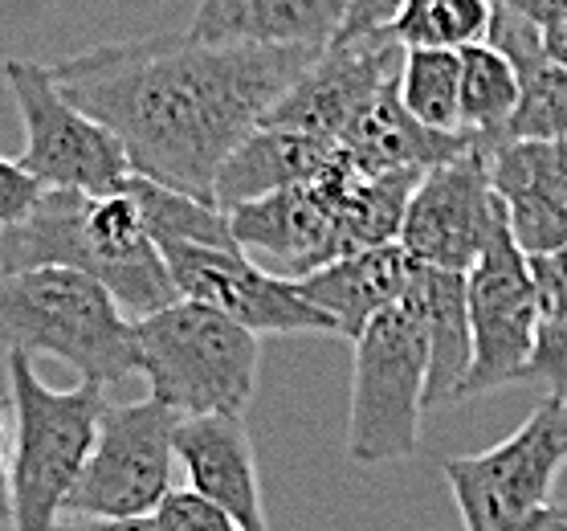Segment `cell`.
Instances as JSON below:
<instances>
[{
  "label": "cell",
  "instance_id": "6da1fadb",
  "mask_svg": "<svg viewBox=\"0 0 567 531\" xmlns=\"http://www.w3.org/2000/svg\"><path fill=\"white\" fill-rule=\"evenodd\" d=\"M315 53L152 33L74 53L50 74L82 115L115 135L131 176L213 205L217 169L307 74Z\"/></svg>",
  "mask_w": 567,
  "mask_h": 531
},
{
  "label": "cell",
  "instance_id": "7a4b0ae2",
  "mask_svg": "<svg viewBox=\"0 0 567 531\" xmlns=\"http://www.w3.org/2000/svg\"><path fill=\"white\" fill-rule=\"evenodd\" d=\"M41 266L94 278L131 324L176 303L168 266L127 188L111 196L45 188L25 217L0 229V274Z\"/></svg>",
  "mask_w": 567,
  "mask_h": 531
},
{
  "label": "cell",
  "instance_id": "3957f363",
  "mask_svg": "<svg viewBox=\"0 0 567 531\" xmlns=\"http://www.w3.org/2000/svg\"><path fill=\"white\" fill-rule=\"evenodd\" d=\"M0 344L62 360L103 389L135 376L131 319L94 278L62 266L0 274Z\"/></svg>",
  "mask_w": 567,
  "mask_h": 531
},
{
  "label": "cell",
  "instance_id": "277c9868",
  "mask_svg": "<svg viewBox=\"0 0 567 531\" xmlns=\"http://www.w3.org/2000/svg\"><path fill=\"white\" fill-rule=\"evenodd\" d=\"M135 372L176 417H241L258 392L261 344L254 331L200 303L176 298L135 319Z\"/></svg>",
  "mask_w": 567,
  "mask_h": 531
},
{
  "label": "cell",
  "instance_id": "5b68a950",
  "mask_svg": "<svg viewBox=\"0 0 567 531\" xmlns=\"http://www.w3.org/2000/svg\"><path fill=\"white\" fill-rule=\"evenodd\" d=\"M4 368L17 409V438L9 450V523L13 531H53L111 401L94 380L50 389L21 351H4Z\"/></svg>",
  "mask_w": 567,
  "mask_h": 531
},
{
  "label": "cell",
  "instance_id": "8992f818",
  "mask_svg": "<svg viewBox=\"0 0 567 531\" xmlns=\"http://www.w3.org/2000/svg\"><path fill=\"white\" fill-rule=\"evenodd\" d=\"M351 344H355V376H351L348 458L360 467L404 462L421 446L429 376L425 331L400 295L396 307L375 315Z\"/></svg>",
  "mask_w": 567,
  "mask_h": 531
},
{
  "label": "cell",
  "instance_id": "52a82bcc",
  "mask_svg": "<svg viewBox=\"0 0 567 531\" xmlns=\"http://www.w3.org/2000/svg\"><path fill=\"white\" fill-rule=\"evenodd\" d=\"M567 401L543 405L506 441L482 453L450 458V482L465 531H523L551 499L555 474L567 462Z\"/></svg>",
  "mask_w": 567,
  "mask_h": 531
},
{
  "label": "cell",
  "instance_id": "ba28073f",
  "mask_svg": "<svg viewBox=\"0 0 567 531\" xmlns=\"http://www.w3.org/2000/svg\"><path fill=\"white\" fill-rule=\"evenodd\" d=\"M4 82L17 103L25 147L17 164L41 184V188H65V193L111 196L123 193L131 181V164L123 147L103 123L82 115L58 86L50 65L9 58Z\"/></svg>",
  "mask_w": 567,
  "mask_h": 531
},
{
  "label": "cell",
  "instance_id": "9c48e42d",
  "mask_svg": "<svg viewBox=\"0 0 567 531\" xmlns=\"http://www.w3.org/2000/svg\"><path fill=\"white\" fill-rule=\"evenodd\" d=\"M181 417L155 397L106 405L94 446L82 462L74 491L65 494L62 515L94 519H147L164 503L176 474V433Z\"/></svg>",
  "mask_w": 567,
  "mask_h": 531
},
{
  "label": "cell",
  "instance_id": "30bf717a",
  "mask_svg": "<svg viewBox=\"0 0 567 531\" xmlns=\"http://www.w3.org/2000/svg\"><path fill=\"white\" fill-rule=\"evenodd\" d=\"M465 319H470V372L465 397L518 385L535 348V278L530 258L515 246L503 208L477 262L465 270Z\"/></svg>",
  "mask_w": 567,
  "mask_h": 531
},
{
  "label": "cell",
  "instance_id": "8fae6325",
  "mask_svg": "<svg viewBox=\"0 0 567 531\" xmlns=\"http://www.w3.org/2000/svg\"><path fill=\"white\" fill-rule=\"evenodd\" d=\"M176 298L200 303L254 336H336V324L298 295L295 283L261 270L241 249L155 246Z\"/></svg>",
  "mask_w": 567,
  "mask_h": 531
},
{
  "label": "cell",
  "instance_id": "7c38bea8",
  "mask_svg": "<svg viewBox=\"0 0 567 531\" xmlns=\"http://www.w3.org/2000/svg\"><path fill=\"white\" fill-rule=\"evenodd\" d=\"M400 62H404V45L392 38L388 25L336 33L315 53L307 74L274 103L261 127L307 131L336 143L351 127V119L400 79Z\"/></svg>",
  "mask_w": 567,
  "mask_h": 531
},
{
  "label": "cell",
  "instance_id": "4fadbf2b",
  "mask_svg": "<svg viewBox=\"0 0 567 531\" xmlns=\"http://www.w3.org/2000/svg\"><path fill=\"white\" fill-rule=\"evenodd\" d=\"M494 221H498V201L491 193L486 152L474 147L416 176L400 217L396 246L413 266L465 274L486 246Z\"/></svg>",
  "mask_w": 567,
  "mask_h": 531
},
{
  "label": "cell",
  "instance_id": "5bb4252c",
  "mask_svg": "<svg viewBox=\"0 0 567 531\" xmlns=\"http://www.w3.org/2000/svg\"><path fill=\"white\" fill-rule=\"evenodd\" d=\"M491 193L527 258L567 249V143L503 140L486 152Z\"/></svg>",
  "mask_w": 567,
  "mask_h": 531
},
{
  "label": "cell",
  "instance_id": "9a60e30c",
  "mask_svg": "<svg viewBox=\"0 0 567 531\" xmlns=\"http://www.w3.org/2000/svg\"><path fill=\"white\" fill-rule=\"evenodd\" d=\"M188 491L220 507L241 531H270L261 507L258 453L241 417H181L172 433Z\"/></svg>",
  "mask_w": 567,
  "mask_h": 531
},
{
  "label": "cell",
  "instance_id": "2e32d148",
  "mask_svg": "<svg viewBox=\"0 0 567 531\" xmlns=\"http://www.w3.org/2000/svg\"><path fill=\"white\" fill-rule=\"evenodd\" d=\"M339 160L351 172L363 176H384V172H425L437 164L465 156L482 147L470 135H441V131L421 127L404 103H400L396 82L384 86L360 115L351 119V127L336 140Z\"/></svg>",
  "mask_w": 567,
  "mask_h": 531
},
{
  "label": "cell",
  "instance_id": "e0dca14e",
  "mask_svg": "<svg viewBox=\"0 0 567 531\" xmlns=\"http://www.w3.org/2000/svg\"><path fill=\"white\" fill-rule=\"evenodd\" d=\"M351 0H200L188 38L208 45H302L322 50L343 29Z\"/></svg>",
  "mask_w": 567,
  "mask_h": 531
},
{
  "label": "cell",
  "instance_id": "ac0fdd59",
  "mask_svg": "<svg viewBox=\"0 0 567 531\" xmlns=\"http://www.w3.org/2000/svg\"><path fill=\"white\" fill-rule=\"evenodd\" d=\"M339 164V147L331 140L307 135V131L258 127L229 152V160L213 176V205L233 213L254 205L261 196H274L295 184L319 181L322 172Z\"/></svg>",
  "mask_w": 567,
  "mask_h": 531
},
{
  "label": "cell",
  "instance_id": "d6986e66",
  "mask_svg": "<svg viewBox=\"0 0 567 531\" xmlns=\"http://www.w3.org/2000/svg\"><path fill=\"white\" fill-rule=\"evenodd\" d=\"M409 278H413V262L392 242V246L355 249L348 258L298 278L295 290L336 324V336L355 339L375 315L396 307L400 295L409 290Z\"/></svg>",
  "mask_w": 567,
  "mask_h": 531
},
{
  "label": "cell",
  "instance_id": "ffe728a7",
  "mask_svg": "<svg viewBox=\"0 0 567 531\" xmlns=\"http://www.w3.org/2000/svg\"><path fill=\"white\" fill-rule=\"evenodd\" d=\"M486 45L503 53L518 74V106L511 115L506 140H555L567 143V65L551 62L539 45V33L511 9L494 4Z\"/></svg>",
  "mask_w": 567,
  "mask_h": 531
},
{
  "label": "cell",
  "instance_id": "44dd1931",
  "mask_svg": "<svg viewBox=\"0 0 567 531\" xmlns=\"http://www.w3.org/2000/svg\"><path fill=\"white\" fill-rule=\"evenodd\" d=\"M404 303L413 307L416 324L429 344L425 409L462 401V385L470 372V319H465V274L425 270L413 266Z\"/></svg>",
  "mask_w": 567,
  "mask_h": 531
},
{
  "label": "cell",
  "instance_id": "7402d4cb",
  "mask_svg": "<svg viewBox=\"0 0 567 531\" xmlns=\"http://www.w3.org/2000/svg\"><path fill=\"white\" fill-rule=\"evenodd\" d=\"M515 106L518 74L503 53L486 45V41L457 53V119H462V135L482 143V152H491L494 143L506 140Z\"/></svg>",
  "mask_w": 567,
  "mask_h": 531
},
{
  "label": "cell",
  "instance_id": "603a6c76",
  "mask_svg": "<svg viewBox=\"0 0 567 531\" xmlns=\"http://www.w3.org/2000/svg\"><path fill=\"white\" fill-rule=\"evenodd\" d=\"M535 278V348L518 385H535L543 397L567 401V249L530 258Z\"/></svg>",
  "mask_w": 567,
  "mask_h": 531
},
{
  "label": "cell",
  "instance_id": "cb8c5ba5",
  "mask_svg": "<svg viewBox=\"0 0 567 531\" xmlns=\"http://www.w3.org/2000/svg\"><path fill=\"white\" fill-rule=\"evenodd\" d=\"M127 193L140 208L147 237L155 246H205V249H237L229 234L225 213L205 201H193L184 193H172L164 184H152L143 176H131Z\"/></svg>",
  "mask_w": 567,
  "mask_h": 531
},
{
  "label": "cell",
  "instance_id": "d4e9b609",
  "mask_svg": "<svg viewBox=\"0 0 567 531\" xmlns=\"http://www.w3.org/2000/svg\"><path fill=\"white\" fill-rule=\"evenodd\" d=\"M491 9V0H400L388 29L404 50L462 53L486 41Z\"/></svg>",
  "mask_w": 567,
  "mask_h": 531
},
{
  "label": "cell",
  "instance_id": "484cf974",
  "mask_svg": "<svg viewBox=\"0 0 567 531\" xmlns=\"http://www.w3.org/2000/svg\"><path fill=\"white\" fill-rule=\"evenodd\" d=\"M404 111L429 131L462 135L457 119V53L445 50H404L396 79Z\"/></svg>",
  "mask_w": 567,
  "mask_h": 531
},
{
  "label": "cell",
  "instance_id": "4316f807",
  "mask_svg": "<svg viewBox=\"0 0 567 531\" xmlns=\"http://www.w3.org/2000/svg\"><path fill=\"white\" fill-rule=\"evenodd\" d=\"M152 519L159 523V531H241L220 507H213L208 499L188 491V487H181V491L172 487L164 494V503L155 507Z\"/></svg>",
  "mask_w": 567,
  "mask_h": 531
},
{
  "label": "cell",
  "instance_id": "83f0119b",
  "mask_svg": "<svg viewBox=\"0 0 567 531\" xmlns=\"http://www.w3.org/2000/svg\"><path fill=\"white\" fill-rule=\"evenodd\" d=\"M41 193H45V188H41L17 160L0 156V229H4V225H17V221L25 217L29 208L38 205Z\"/></svg>",
  "mask_w": 567,
  "mask_h": 531
},
{
  "label": "cell",
  "instance_id": "f1b7e54d",
  "mask_svg": "<svg viewBox=\"0 0 567 531\" xmlns=\"http://www.w3.org/2000/svg\"><path fill=\"white\" fill-rule=\"evenodd\" d=\"M400 0H351L348 17H343V29L339 33H363V29H380L396 17Z\"/></svg>",
  "mask_w": 567,
  "mask_h": 531
},
{
  "label": "cell",
  "instance_id": "f546056e",
  "mask_svg": "<svg viewBox=\"0 0 567 531\" xmlns=\"http://www.w3.org/2000/svg\"><path fill=\"white\" fill-rule=\"evenodd\" d=\"M53 531H159L152 515L147 519H94V515H62Z\"/></svg>",
  "mask_w": 567,
  "mask_h": 531
},
{
  "label": "cell",
  "instance_id": "4dcf8cb0",
  "mask_svg": "<svg viewBox=\"0 0 567 531\" xmlns=\"http://www.w3.org/2000/svg\"><path fill=\"white\" fill-rule=\"evenodd\" d=\"M506 4H511L535 33L567 21V0H506Z\"/></svg>",
  "mask_w": 567,
  "mask_h": 531
},
{
  "label": "cell",
  "instance_id": "1f68e13d",
  "mask_svg": "<svg viewBox=\"0 0 567 531\" xmlns=\"http://www.w3.org/2000/svg\"><path fill=\"white\" fill-rule=\"evenodd\" d=\"M9 429H4V405H0V528L9 523Z\"/></svg>",
  "mask_w": 567,
  "mask_h": 531
},
{
  "label": "cell",
  "instance_id": "d6a6232c",
  "mask_svg": "<svg viewBox=\"0 0 567 531\" xmlns=\"http://www.w3.org/2000/svg\"><path fill=\"white\" fill-rule=\"evenodd\" d=\"M539 45H543V53H547L551 62L567 65V21H559V25H551V29H543Z\"/></svg>",
  "mask_w": 567,
  "mask_h": 531
},
{
  "label": "cell",
  "instance_id": "836d02e7",
  "mask_svg": "<svg viewBox=\"0 0 567 531\" xmlns=\"http://www.w3.org/2000/svg\"><path fill=\"white\" fill-rule=\"evenodd\" d=\"M523 531H567V503H547Z\"/></svg>",
  "mask_w": 567,
  "mask_h": 531
},
{
  "label": "cell",
  "instance_id": "e575fe53",
  "mask_svg": "<svg viewBox=\"0 0 567 531\" xmlns=\"http://www.w3.org/2000/svg\"><path fill=\"white\" fill-rule=\"evenodd\" d=\"M491 4H506V0H491Z\"/></svg>",
  "mask_w": 567,
  "mask_h": 531
},
{
  "label": "cell",
  "instance_id": "d590c367",
  "mask_svg": "<svg viewBox=\"0 0 567 531\" xmlns=\"http://www.w3.org/2000/svg\"><path fill=\"white\" fill-rule=\"evenodd\" d=\"M564 453H567V450H564Z\"/></svg>",
  "mask_w": 567,
  "mask_h": 531
}]
</instances>
